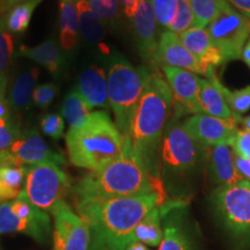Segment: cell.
Returning <instances> with one entry per match:
<instances>
[{"label":"cell","mask_w":250,"mask_h":250,"mask_svg":"<svg viewBox=\"0 0 250 250\" xmlns=\"http://www.w3.org/2000/svg\"><path fill=\"white\" fill-rule=\"evenodd\" d=\"M173 100L174 96L168 83L160 73L154 72L144 87L131 124L129 136L133 147L155 177L158 175L154 173V161Z\"/></svg>","instance_id":"277c9868"},{"label":"cell","mask_w":250,"mask_h":250,"mask_svg":"<svg viewBox=\"0 0 250 250\" xmlns=\"http://www.w3.org/2000/svg\"><path fill=\"white\" fill-rule=\"evenodd\" d=\"M177 0H149L156 21L162 28H169L176 11Z\"/></svg>","instance_id":"d590c367"},{"label":"cell","mask_w":250,"mask_h":250,"mask_svg":"<svg viewBox=\"0 0 250 250\" xmlns=\"http://www.w3.org/2000/svg\"><path fill=\"white\" fill-rule=\"evenodd\" d=\"M62 117L70 127H77L81 125L89 116L90 109L83 101L76 88L67 93L61 109Z\"/></svg>","instance_id":"f1b7e54d"},{"label":"cell","mask_w":250,"mask_h":250,"mask_svg":"<svg viewBox=\"0 0 250 250\" xmlns=\"http://www.w3.org/2000/svg\"><path fill=\"white\" fill-rule=\"evenodd\" d=\"M219 88L223 93L225 100H226L228 107L230 108L234 114L240 115L248 111L250 109V86L241 88L235 92H232L226 88L223 83H219Z\"/></svg>","instance_id":"1f68e13d"},{"label":"cell","mask_w":250,"mask_h":250,"mask_svg":"<svg viewBox=\"0 0 250 250\" xmlns=\"http://www.w3.org/2000/svg\"><path fill=\"white\" fill-rule=\"evenodd\" d=\"M129 20L139 55L149 64H158V21L149 0H139Z\"/></svg>","instance_id":"4fadbf2b"},{"label":"cell","mask_w":250,"mask_h":250,"mask_svg":"<svg viewBox=\"0 0 250 250\" xmlns=\"http://www.w3.org/2000/svg\"><path fill=\"white\" fill-rule=\"evenodd\" d=\"M0 1H1V0H0Z\"/></svg>","instance_id":"816d5d0a"},{"label":"cell","mask_w":250,"mask_h":250,"mask_svg":"<svg viewBox=\"0 0 250 250\" xmlns=\"http://www.w3.org/2000/svg\"><path fill=\"white\" fill-rule=\"evenodd\" d=\"M26 175L27 167L19 166L7 151V160L0 165V203L13 201L20 195Z\"/></svg>","instance_id":"d4e9b609"},{"label":"cell","mask_w":250,"mask_h":250,"mask_svg":"<svg viewBox=\"0 0 250 250\" xmlns=\"http://www.w3.org/2000/svg\"><path fill=\"white\" fill-rule=\"evenodd\" d=\"M18 56L35 62L54 77L61 76L66 66V56L55 40H46L36 46H20Z\"/></svg>","instance_id":"ffe728a7"},{"label":"cell","mask_w":250,"mask_h":250,"mask_svg":"<svg viewBox=\"0 0 250 250\" xmlns=\"http://www.w3.org/2000/svg\"><path fill=\"white\" fill-rule=\"evenodd\" d=\"M14 54L13 35L5 27L4 19L0 17V76H7Z\"/></svg>","instance_id":"4dcf8cb0"},{"label":"cell","mask_w":250,"mask_h":250,"mask_svg":"<svg viewBox=\"0 0 250 250\" xmlns=\"http://www.w3.org/2000/svg\"><path fill=\"white\" fill-rule=\"evenodd\" d=\"M139 0H118V4H120L122 11L124 12L125 17L130 19L132 17L136 6L138 4Z\"/></svg>","instance_id":"b9f144b4"},{"label":"cell","mask_w":250,"mask_h":250,"mask_svg":"<svg viewBox=\"0 0 250 250\" xmlns=\"http://www.w3.org/2000/svg\"><path fill=\"white\" fill-rule=\"evenodd\" d=\"M7 151L13 160L19 166H23V167L42 164L65 165L64 156L52 151L49 147L48 143L35 129L22 131L20 138L15 140Z\"/></svg>","instance_id":"7c38bea8"},{"label":"cell","mask_w":250,"mask_h":250,"mask_svg":"<svg viewBox=\"0 0 250 250\" xmlns=\"http://www.w3.org/2000/svg\"><path fill=\"white\" fill-rule=\"evenodd\" d=\"M193 24V14L190 0H177L176 1V11H175V17L168 30L173 33L182 34L191 28Z\"/></svg>","instance_id":"836d02e7"},{"label":"cell","mask_w":250,"mask_h":250,"mask_svg":"<svg viewBox=\"0 0 250 250\" xmlns=\"http://www.w3.org/2000/svg\"><path fill=\"white\" fill-rule=\"evenodd\" d=\"M198 156V142L190 136L183 125H169L161 147V158L165 164L173 169L188 170L197 164Z\"/></svg>","instance_id":"8fae6325"},{"label":"cell","mask_w":250,"mask_h":250,"mask_svg":"<svg viewBox=\"0 0 250 250\" xmlns=\"http://www.w3.org/2000/svg\"><path fill=\"white\" fill-rule=\"evenodd\" d=\"M221 0H190L195 28H204L218 13Z\"/></svg>","instance_id":"f546056e"},{"label":"cell","mask_w":250,"mask_h":250,"mask_svg":"<svg viewBox=\"0 0 250 250\" xmlns=\"http://www.w3.org/2000/svg\"><path fill=\"white\" fill-rule=\"evenodd\" d=\"M227 1L250 21V0H227Z\"/></svg>","instance_id":"60d3db41"},{"label":"cell","mask_w":250,"mask_h":250,"mask_svg":"<svg viewBox=\"0 0 250 250\" xmlns=\"http://www.w3.org/2000/svg\"><path fill=\"white\" fill-rule=\"evenodd\" d=\"M210 169L214 182L219 186H233L245 181L235 166L234 152L228 145L211 146Z\"/></svg>","instance_id":"603a6c76"},{"label":"cell","mask_w":250,"mask_h":250,"mask_svg":"<svg viewBox=\"0 0 250 250\" xmlns=\"http://www.w3.org/2000/svg\"><path fill=\"white\" fill-rule=\"evenodd\" d=\"M242 59L245 61L246 64L250 67V40H248V42L246 43L245 48H243Z\"/></svg>","instance_id":"bcb514c9"},{"label":"cell","mask_w":250,"mask_h":250,"mask_svg":"<svg viewBox=\"0 0 250 250\" xmlns=\"http://www.w3.org/2000/svg\"><path fill=\"white\" fill-rule=\"evenodd\" d=\"M215 210L223 223L233 233H250V182L219 186L213 193Z\"/></svg>","instance_id":"ba28073f"},{"label":"cell","mask_w":250,"mask_h":250,"mask_svg":"<svg viewBox=\"0 0 250 250\" xmlns=\"http://www.w3.org/2000/svg\"><path fill=\"white\" fill-rule=\"evenodd\" d=\"M164 191L130 197L77 201L78 214L92 234L90 250H125L133 242L137 225L166 201Z\"/></svg>","instance_id":"6da1fadb"},{"label":"cell","mask_w":250,"mask_h":250,"mask_svg":"<svg viewBox=\"0 0 250 250\" xmlns=\"http://www.w3.org/2000/svg\"><path fill=\"white\" fill-rule=\"evenodd\" d=\"M7 160V151H0V165Z\"/></svg>","instance_id":"681fc988"},{"label":"cell","mask_w":250,"mask_h":250,"mask_svg":"<svg viewBox=\"0 0 250 250\" xmlns=\"http://www.w3.org/2000/svg\"><path fill=\"white\" fill-rule=\"evenodd\" d=\"M22 1H26V0H1L0 1V17H2V15L7 13L9 9Z\"/></svg>","instance_id":"7bdbcfd3"},{"label":"cell","mask_w":250,"mask_h":250,"mask_svg":"<svg viewBox=\"0 0 250 250\" xmlns=\"http://www.w3.org/2000/svg\"><path fill=\"white\" fill-rule=\"evenodd\" d=\"M72 190V180L62 166L42 164L27 167L21 195L42 211L51 212Z\"/></svg>","instance_id":"8992f818"},{"label":"cell","mask_w":250,"mask_h":250,"mask_svg":"<svg viewBox=\"0 0 250 250\" xmlns=\"http://www.w3.org/2000/svg\"><path fill=\"white\" fill-rule=\"evenodd\" d=\"M241 123L240 115L230 118H218L206 114H195L183 123L184 129L198 143L206 146L232 145Z\"/></svg>","instance_id":"30bf717a"},{"label":"cell","mask_w":250,"mask_h":250,"mask_svg":"<svg viewBox=\"0 0 250 250\" xmlns=\"http://www.w3.org/2000/svg\"><path fill=\"white\" fill-rule=\"evenodd\" d=\"M79 15L72 0H59V45L65 55L72 57L79 45Z\"/></svg>","instance_id":"7402d4cb"},{"label":"cell","mask_w":250,"mask_h":250,"mask_svg":"<svg viewBox=\"0 0 250 250\" xmlns=\"http://www.w3.org/2000/svg\"><path fill=\"white\" fill-rule=\"evenodd\" d=\"M206 79H201L199 85V104L203 114L218 118H230L236 114L230 110L223 93L219 88L218 77L215 76L214 67L206 73Z\"/></svg>","instance_id":"44dd1931"},{"label":"cell","mask_w":250,"mask_h":250,"mask_svg":"<svg viewBox=\"0 0 250 250\" xmlns=\"http://www.w3.org/2000/svg\"><path fill=\"white\" fill-rule=\"evenodd\" d=\"M51 213L55 218L52 250H90L89 226L66 202L59 203Z\"/></svg>","instance_id":"9c48e42d"},{"label":"cell","mask_w":250,"mask_h":250,"mask_svg":"<svg viewBox=\"0 0 250 250\" xmlns=\"http://www.w3.org/2000/svg\"><path fill=\"white\" fill-rule=\"evenodd\" d=\"M21 233L41 243L46 242L50 235L48 213L36 219H22L12 211L8 202L0 203V234Z\"/></svg>","instance_id":"2e32d148"},{"label":"cell","mask_w":250,"mask_h":250,"mask_svg":"<svg viewBox=\"0 0 250 250\" xmlns=\"http://www.w3.org/2000/svg\"><path fill=\"white\" fill-rule=\"evenodd\" d=\"M162 72L170 87L174 99H176L187 111L203 114L199 104L201 78L193 72L171 66H162Z\"/></svg>","instance_id":"5bb4252c"},{"label":"cell","mask_w":250,"mask_h":250,"mask_svg":"<svg viewBox=\"0 0 250 250\" xmlns=\"http://www.w3.org/2000/svg\"><path fill=\"white\" fill-rule=\"evenodd\" d=\"M57 93L58 86L55 83H45L36 86L33 94V104L42 110H46L54 102Z\"/></svg>","instance_id":"74e56055"},{"label":"cell","mask_w":250,"mask_h":250,"mask_svg":"<svg viewBox=\"0 0 250 250\" xmlns=\"http://www.w3.org/2000/svg\"><path fill=\"white\" fill-rule=\"evenodd\" d=\"M179 36L183 45L189 50L190 54L198 61L206 72L225 62L223 56L212 43L205 28L203 29V28L191 27Z\"/></svg>","instance_id":"ac0fdd59"},{"label":"cell","mask_w":250,"mask_h":250,"mask_svg":"<svg viewBox=\"0 0 250 250\" xmlns=\"http://www.w3.org/2000/svg\"><path fill=\"white\" fill-rule=\"evenodd\" d=\"M7 85H8L7 76H0V99L6 98V93H7Z\"/></svg>","instance_id":"f6af8a7d"},{"label":"cell","mask_w":250,"mask_h":250,"mask_svg":"<svg viewBox=\"0 0 250 250\" xmlns=\"http://www.w3.org/2000/svg\"><path fill=\"white\" fill-rule=\"evenodd\" d=\"M77 8L79 15L80 37L83 43L92 48H99L102 51L105 34L104 23L96 17L87 0L77 4Z\"/></svg>","instance_id":"484cf974"},{"label":"cell","mask_w":250,"mask_h":250,"mask_svg":"<svg viewBox=\"0 0 250 250\" xmlns=\"http://www.w3.org/2000/svg\"><path fill=\"white\" fill-rule=\"evenodd\" d=\"M241 124L243 125V130L250 131V116L241 118Z\"/></svg>","instance_id":"c3c4849f"},{"label":"cell","mask_w":250,"mask_h":250,"mask_svg":"<svg viewBox=\"0 0 250 250\" xmlns=\"http://www.w3.org/2000/svg\"><path fill=\"white\" fill-rule=\"evenodd\" d=\"M149 76L146 67H134L122 57L111 59L107 72L108 102L123 137L130 134L134 112Z\"/></svg>","instance_id":"5b68a950"},{"label":"cell","mask_w":250,"mask_h":250,"mask_svg":"<svg viewBox=\"0 0 250 250\" xmlns=\"http://www.w3.org/2000/svg\"><path fill=\"white\" fill-rule=\"evenodd\" d=\"M124 138L123 152L116 160L102 169L90 171L72 187L71 191L77 201L162 191L160 180L151 174L145 161L133 147L130 136Z\"/></svg>","instance_id":"7a4b0ae2"},{"label":"cell","mask_w":250,"mask_h":250,"mask_svg":"<svg viewBox=\"0 0 250 250\" xmlns=\"http://www.w3.org/2000/svg\"><path fill=\"white\" fill-rule=\"evenodd\" d=\"M42 1L43 0H26L15 5L7 13L2 15L5 27L12 35L26 33L29 28L34 11Z\"/></svg>","instance_id":"83f0119b"},{"label":"cell","mask_w":250,"mask_h":250,"mask_svg":"<svg viewBox=\"0 0 250 250\" xmlns=\"http://www.w3.org/2000/svg\"><path fill=\"white\" fill-rule=\"evenodd\" d=\"M230 146L234 149V154L250 160V131H237Z\"/></svg>","instance_id":"f35d334b"},{"label":"cell","mask_w":250,"mask_h":250,"mask_svg":"<svg viewBox=\"0 0 250 250\" xmlns=\"http://www.w3.org/2000/svg\"><path fill=\"white\" fill-rule=\"evenodd\" d=\"M40 127L45 136L59 140L64 137L65 121L59 114H45L41 117Z\"/></svg>","instance_id":"8d00e7d4"},{"label":"cell","mask_w":250,"mask_h":250,"mask_svg":"<svg viewBox=\"0 0 250 250\" xmlns=\"http://www.w3.org/2000/svg\"><path fill=\"white\" fill-rule=\"evenodd\" d=\"M205 29L225 62L242 57L250 36V21L230 7L227 0H221L218 13Z\"/></svg>","instance_id":"52a82bcc"},{"label":"cell","mask_w":250,"mask_h":250,"mask_svg":"<svg viewBox=\"0 0 250 250\" xmlns=\"http://www.w3.org/2000/svg\"><path fill=\"white\" fill-rule=\"evenodd\" d=\"M125 138L107 111L90 112L77 127L65 136L68 160L73 166L90 171L102 169L122 154Z\"/></svg>","instance_id":"3957f363"},{"label":"cell","mask_w":250,"mask_h":250,"mask_svg":"<svg viewBox=\"0 0 250 250\" xmlns=\"http://www.w3.org/2000/svg\"><path fill=\"white\" fill-rule=\"evenodd\" d=\"M89 7L105 24L115 23L120 18L121 6L118 0H87Z\"/></svg>","instance_id":"d6a6232c"},{"label":"cell","mask_w":250,"mask_h":250,"mask_svg":"<svg viewBox=\"0 0 250 250\" xmlns=\"http://www.w3.org/2000/svg\"><path fill=\"white\" fill-rule=\"evenodd\" d=\"M72 1L74 2V4H79L81 1H85V0H72Z\"/></svg>","instance_id":"f907efd6"},{"label":"cell","mask_w":250,"mask_h":250,"mask_svg":"<svg viewBox=\"0 0 250 250\" xmlns=\"http://www.w3.org/2000/svg\"><path fill=\"white\" fill-rule=\"evenodd\" d=\"M12 108L6 98L0 99V118H8L12 116Z\"/></svg>","instance_id":"ee69618b"},{"label":"cell","mask_w":250,"mask_h":250,"mask_svg":"<svg viewBox=\"0 0 250 250\" xmlns=\"http://www.w3.org/2000/svg\"><path fill=\"white\" fill-rule=\"evenodd\" d=\"M76 89L90 110L109 105L107 73L99 65H89L81 71Z\"/></svg>","instance_id":"e0dca14e"},{"label":"cell","mask_w":250,"mask_h":250,"mask_svg":"<svg viewBox=\"0 0 250 250\" xmlns=\"http://www.w3.org/2000/svg\"><path fill=\"white\" fill-rule=\"evenodd\" d=\"M125 250H149V249L147 248V246L143 245V243L133 241V242H131L129 246H127V248Z\"/></svg>","instance_id":"7dc6e473"},{"label":"cell","mask_w":250,"mask_h":250,"mask_svg":"<svg viewBox=\"0 0 250 250\" xmlns=\"http://www.w3.org/2000/svg\"><path fill=\"white\" fill-rule=\"evenodd\" d=\"M234 161H235V166L239 173L245 177V180L250 182V160L240 158V156L234 154Z\"/></svg>","instance_id":"ab89813d"},{"label":"cell","mask_w":250,"mask_h":250,"mask_svg":"<svg viewBox=\"0 0 250 250\" xmlns=\"http://www.w3.org/2000/svg\"><path fill=\"white\" fill-rule=\"evenodd\" d=\"M22 131L13 116L0 118V151H6L20 138Z\"/></svg>","instance_id":"e575fe53"},{"label":"cell","mask_w":250,"mask_h":250,"mask_svg":"<svg viewBox=\"0 0 250 250\" xmlns=\"http://www.w3.org/2000/svg\"><path fill=\"white\" fill-rule=\"evenodd\" d=\"M158 64L162 66L183 68L195 74L206 76V70L190 54L189 50L181 42L180 36L170 30L161 34L158 46Z\"/></svg>","instance_id":"9a60e30c"},{"label":"cell","mask_w":250,"mask_h":250,"mask_svg":"<svg viewBox=\"0 0 250 250\" xmlns=\"http://www.w3.org/2000/svg\"><path fill=\"white\" fill-rule=\"evenodd\" d=\"M183 205L175 208L169 212V217L166 215V224L164 226V236L159 245L158 250H191L190 243L188 241L186 233L181 226L177 211Z\"/></svg>","instance_id":"4316f807"},{"label":"cell","mask_w":250,"mask_h":250,"mask_svg":"<svg viewBox=\"0 0 250 250\" xmlns=\"http://www.w3.org/2000/svg\"><path fill=\"white\" fill-rule=\"evenodd\" d=\"M183 205L182 202H165L153 208L151 212L144 217L137 225L133 234V241L140 242L145 246L156 247L160 245L164 236V227L162 220L171 210Z\"/></svg>","instance_id":"d6986e66"},{"label":"cell","mask_w":250,"mask_h":250,"mask_svg":"<svg viewBox=\"0 0 250 250\" xmlns=\"http://www.w3.org/2000/svg\"><path fill=\"white\" fill-rule=\"evenodd\" d=\"M39 67H29L20 72L8 92V102L13 111H26L33 104V94L40 78Z\"/></svg>","instance_id":"cb8c5ba5"}]
</instances>
